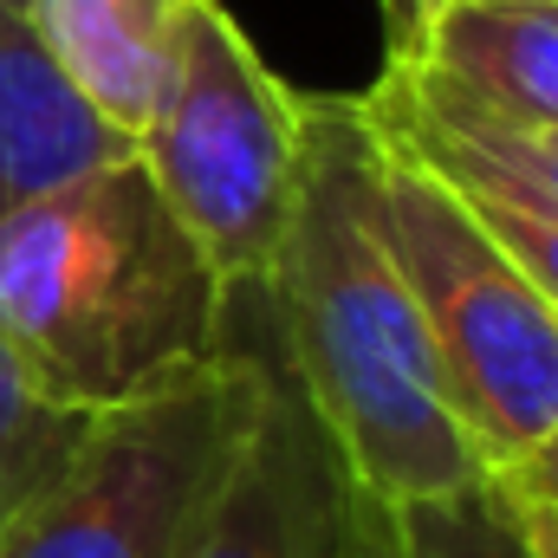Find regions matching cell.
<instances>
[{
  "mask_svg": "<svg viewBox=\"0 0 558 558\" xmlns=\"http://www.w3.org/2000/svg\"><path fill=\"white\" fill-rule=\"evenodd\" d=\"M254 299L279 371L325 422L351 487L390 507H435L487 481L416 292L390 254L377 131L357 92L305 98L299 202Z\"/></svg>",
  "mask_w": 558,
  "mask_h": 558,
  "instance_id": "1",
  "label": "cell"
},
{
  "mask_svg": "<svg viewBox=\"0 0 558 558\" xmlns=\"http://www.w3.org/2000/svg\"><path fill=\"white\" fill-rule=\"evenodd\" d=\"M0 331L72 403L118 410L234 344V292L124 156L0 215Z\"/></svg>",
  "mask_w": 558,
  "mask_h": 558,
  "instance_id": "2",
  "label": "cell"
},
{
  "mask_svg": "<svg viewBox=\"0 0 558 558\" xmlns=\"http://www.w3.org/2000/svg\"><path fill=\"white\" fill-rule=\"evenodd\" d=\"M377 208L435 338L454 416L494 481L558 428V312L481 228L468 195L390 137H377Z\"/></svg>",
  "mask_w": 558,
  "mask_h": 558,
  "instance_id": "3",
  "label": "cell"
},
{
  "mask_svg": "<svg viewBox=\"0 0 558 558\" xmlns=\"http://www.w3.org/2000/svg\"><path fill=\"white\" fill-rule=\"evenodd\" d=\"M305 98L254 52L221 0H189L169 85L137 131L169 215L228 292H254L292 221L305 175Z\"/></svg>",
  "mask_w": 558,
  "mask_h": 558,
  "instance_id": "4",
  "label": "cell"
},
{
  "mask_svg": "<svg viewBox=\"0 0 558 558\" xmlns=\"http://www.w3.org/2000/svg\"><path fill=\"white\" fill-rule=\"evenodd\" d=\"M267 364V344L234 325L221 357L105 410L59 481L0 526V558H182L260 416Z\"/></svg>",
  "mask_w": 558,
  "mask_h": 558,
  "instance_id": "5",
  "label": "cell"
},
{
  "mask_svg": "<svg viewBox=\"0 0 558 558\" xmlns=\"http://www.w3.org/2000/svg\"><path fill=\"white\" fill-rule=\"evenodd\" d=\"M344 500H351V474L325 422L312 416V403L274 357L260 416L234 448L221 487L208 494L182 558H338Z\"/></svg>",
  "mask_w": 558,
  "mask_h": 558,
  "instance_id": "6",
  "label": "cell"
},
{
  "mask_svg": "<svg viewBox=\"0 0 558 558\" xmlns=\"http://www.w3.org/2000/svg\"><path fill=\"white\" fill-rule=\"evenodd\" d=\"M410 92L494 118L558 131V0H448L410 59H384Z\"/></svg>",
  "mask_w": 558,
  "mask_h": 558,
  "instance_id": "7",
  "label": "cell"
},
{
  "mask_svg": "<svg viewBox=\"0 0 558 558\" xmlns=\"http://www.w3.org/2000/svg\"><path fill=\"white\" fill-rule=\"evenodd\" d=\"M124 156H137V143L72 85L26 7L0 0V215Z\"/></svg>",
  "mask_w": 558,
  "mask_h": 558,
  "instance_id": "8",
  "label": "cell"
},
{
  "mask_svg": "<svg viewBox=\"0 0 558 558\" xmlns=\"http://www.w3.org/2000/svg\"><path fill=\"white\" fill-rule=\"evenodd\" d=\"M182 13L189 0H26L46 52L131 143L169 85Z\"/></svg>",
  "mask_w": 558,
  "mask_h": 558,
  "instance_id": "9",
  "label": "cell"
},
{
  "mask_svg": "<svg viewBox=\"0 0 558 558\" xmlns=\"http://www.w3.org/2000/svg\"><path fill=\"white\" fill-rule=\"evenodd\" d=\"M377 137H390L403 156L428 162L435 175H448L454 189H481V195H507V202H533L558 215V131H526V124H494L454 105H435L410 92L403 78L377 72L371 92H357Z\"/></svg>",
  "mask_w": 558,
  "mask_h": 558,
  "instance_id": "10",
  "label": "cell"
},
{
  "mask_svg": "<svg viewBox=\"0 0 558 558\" xmlns=\"http://www.w3.org/2000/svg\"><path fill=\"white\" fill-rule=\"evenodd\" d=\"M98 416L105 410H85L52 390L46 371L0 331V526L59 481V468L78 454Z\"/></svg>",
  "mask_w": 558,
  "mask_h": 558,
  "instance_id": "11",
  "label": "cell"
},
{
  "mask_svg": "<svg viewBox=\"0 0 558 558\" xmlns=\"http://www.w3.org/2000/svg\"><path fill=\"white\" fill-rule=\"evenodd\" d=\"M410 520H416L422 558H533L513 526L507 494L494 481H481L454 500H435V507H410Z\"/></svg>",
  "mask_w": 558,
  "mask_h": 558,
  "instance_id": "12",
  "label": "cell"
},
{
  "mask_svg": "<svg viewBox=\"0 0 558 558\" xmlns=\"http://www.w3.org/2000/svg\"><path fill=\"white\" fill-rule=\"evenodd\" d=\"M468 208L481 215V228L507 247V260L539 286V299L558 312V215L553 208H533V202H507V195H481V189H461Z\"/></svg>",
  "mask_w": 558,
  "mask_h": 558,
  "instance_id": "13",
  "label": "cell"
},
{
  "mask_svg": "<svg viewBox=\"0 0 558 558\" xmlns=\"http://www.w3.org/2000/svg\"><path fill=\"white\" fill-rule=\"evenodd\" d=\"M338 558H422L410 507H390V500H377V494L351 487V500H344V539H338Z\"/></svg>",
  "mask_w": 558,
  "mask_h": 558,
  "instance_id": "14",
  "label": "cell"
},
{
  "mask_svg": "<svg viewBox=\"0 0 558 558\" xmlns=\"http://www.w3.org/2000/svg\"><path fill=\"white\" fill-rule=\"evenodd\" d=\"M494 487L500 494H513V500H539V507H558V428L526 454V461H513L507 474H494Z\"/></svg>",
  "mask_w": 558,
  "mask_h": 558,
  "instance_id": "15",
  "label": "cell"
},
{
  "mask_svg": "<svg viewBox=\"0 0 558 558\" xmlns=\"http://www.w3.org/2000/svg\"><path fill=\"white\" fill-rule=\"evenodd\" d=\"M384 7V59H410L428 20L441 13V0H377Z\"/></svg>",
  "mask_w": 558,
  "mask_h": 558,
  "instance_id": "16",
  "label": "cell"
},
{
  "mask_svg": "<svg viewBox=\"0 0 558 558\" xmlns=\"http://www.w3.org/2000/svg\"><path fill=\"white\" fill-rule=\"evenodd\" d=\"M507 507H513V526H520L526 553H533V558H558V507H539V500H513V494H507Z\"/></svg>",
  "mask_w": 558,
  "mask_h": 558,
  "instance_id": "17",
  "label": "cell"
},
{
  "mask_svg": "<svg viewBox=\"0 0 558 558\" xmlns=\"http://www.w3.org/2000/svg\"><path fill=\"white\" fill-rule=\"evenodd\" d=\"M13 7H26V0H13Z\"/></svg>",
  "mask_w": 558,
  "mask_h": 558,
  "instance_id": "18",
  "label": "cell"
},
{
  "mask_svg": "<svg viewBox=\"0 0 558 558\" xmlns=\"http://www.w3.org/2000/svg\"><path fill=\"white\" fill-rule=\"evenodd\" d=\"M441 7H448V0H441Z\"/></svg>",
  "mask_w": 558,
  "mask_h": 558,
  "instance_id": "19",
  "label": "cell"
}]
</instances>
